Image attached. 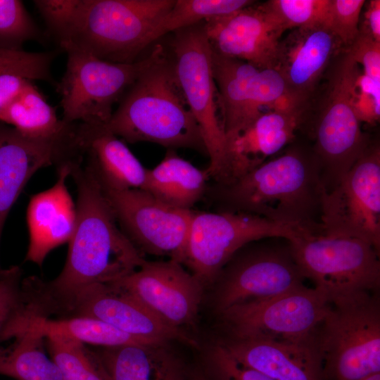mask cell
<instances>
[{"instance_id": "6da1fadb", "label": "cell", "mask_w": 380, "mask_h": 380, "mask_svg": "<svg viewBox=\"0 0 380 380\" xmlns=\"http://www.w3.org/2000/svg\"><path fill=\"white\" fill-rule=\"evenodd\" d=\"M82 163L75 162L70 168L77 194V224L65 265L52 281L27 278V289L34 297L54 298L92 284L111 283L145 260L120 229L94 170Z\"/></svg>"}, {"instance_id": "7a4b0ae2", "label": "cell", "mask_w": 380, "mask_h": 380, "mask_svg": "<svg viewBox=\"0 0 380 380\" xmlns=\"http://www.w3.org/2000/svg\"><path fill=\"white\" fill-rule=\"evenodd\" d=\"M324 184L313 151L294 141L279 156L227 184H208L218 211L251 214L304 233L322 234Z\"/></svg>"}, {"instance_id": "3957f363", "label": "cell", "mask_w": 380, "mask_h": 380, "mask_svg": "<svg viewBox=\"0 0 380 380\" xmlns=\"http://www.w3.org/2000/svg\"><path fill=\"white\" fill-rule=\"evenodd\" d=\"M175 0H61L48 27L65 51L131 63L151 44V35Z\"/></svg>"}, {"instance_id": "277c9868", "label": "cell", "mask_w": 380, "mask_h": 380, "mask_svg": "<svg viewBox=\"0 0 380 380\" xmlns=\"http://www.w3.org/2000/svg\"><path fill=\"white\" fill-rule=\"evenodd\" d=\"M106 129L134 144L151 142L207 155L200 127L186 101L172 59L165 52L127 89Z\"/></svg>"}, {"instance_id": "5b68a950", "label": "cell", "mask_w": 380, "mask_h": 380, "mask_svg": "<svg viewBox=\"0 0 380 380\" xmlns=\"http://www.w3.org/2000/svg\"><path fill=\"white\" fill-rule=\"evenodd\" d=\"M319 341L324 380H362L380 373L379 291L333 300Z\"/></svg>"}, {"instance_id": "8992f818", "label": "cell", "mask_w": 380, "mask_h": 380, "mask_svg": "<svg viewBox=\"0 0 380 380\" xmlns=\"http://www.w3.org/2000/svg\"><path fill=\"white\" fill-rule=\"evenodd\" d=\"M326 94L315 123L313 151L327 191L334 189L370 144L353 107L357 63L346 48L329 65Z\"/></svg>"}, {"instance_id": "52a82bcc", "label": "cell", "mask_w": 380, "mask_h": 380, "mask_svg": "<svg viewBox=\"0 0 380 380\" xmlns=\"http://www.w3.org/2000/svg\"><path fill=\"white\" fill-rule=\"evenodd\" d=\"M165 51L158 44L148 56L131 63L108 62L74 49L65 51V71L56 84L61 98V120L106 127L113 105Z\"/></svg>"}, {"instance_id": "ba28073f", "label": "cell", "mask_w": 380, "mask_h": 380, "mask_svg": "<svg viewBox=\"0 0 380 380\" xmlns=\"http://www.w3.org/2000/svg\"><path fill=\"white\" fill-rule=\"evenodd\" d=\"M305 279L333 300L380 287L379 251L362 240L305 233L289 241Z\"/></svg>"}, {"instance_id": "9c48e42d", "label": "cell", "mask_w": 380, "mask_h": 380, "mask_svg": "<svg viewBox=\"0 0 380 380\" xmlns=\"http://www.w3.org/2000/svg\"><path fill=\"white\" fill-rule=\"evenodd\" d=\"M31 308L33 315L39 317L97 319L152 344L179 341L198 347L185 330L166 324L139 301L109 284H92L55 298H35Z\"/></svg>"}, {"instance_id": "30bf717a", "label": "cell", "mask_w": 380, "mask_h": 380, "mask_svg": "<svg viewBox=\"0 0 380 380\" xmlns=\"http://www.w3.org/2000/svg\"><path fill=\"white\" fill-rule=\"evenodd\" d=\"M301 233L251 214L195 210L182 265L203 287L211 286L231 258L247 243L267 238L291 241Z\"/></svg>"}, {"instance_id": "8fae6325", "label": "cell", "mask_w": 380, "mask_h": 380, "mask_svg": "<svg viewBox=\"0 0 380 380\" xmlns=\"http://www.w3.org/2000/svg\"><path fill=\"white\" fill-rule=\"evenodd\" d=\"M171 48L177 80L200 127L210 159L205 170L210 180L215 181L224 165L227 140L220 118L212 48L203 22L175 32Z\"/></svg>"}, {"instance_id": "7c38bea8", "label": "cell", "mask_w": 380, "mask_h": 380, "mask_svg": "<svg viewBox=\"0 0 380 380\" xmlns=\"http://www.w3.org/2000/svg\"><path fill=\"white\" fill-rule=\"evenodd\" d=\"M330 305L322 291L303 285L233 305L218 315L226 338L296 340L318 332Z\"/></svg>"}, {"instance_id": "4fadbf2b", "label": "cell", "mask_w": 380, "mask_h": 380, "mask_svg": "<svg viewBox=\"0 0 380 380\" xmlns=\"http://www.w3.org/2000/svg\"><path fill=\"white\" fill-rule=\"evenodd\" d=\"M322 234L366 241L380 251V148L369 145L340 182L324 191Z\"/></svg>"}, {"instance_id": "5bb4252c", "label": "cell", "mask_w": 380, "mask_h": 380, "mask_svg": "<svg viewBox=\"0 0 380 380\" xmlns=\"http://www.w3.org/2000/svg\"><path fill=\"white\" fill-rule=\"evenodd\" d=\"M247 243L222 269L213 286V305L218 314L244 302L271 298L304 285L287 246Z\"/></svg>"}, {"instance_id": "9a60e30c", "label": "cell", "mask_w": 380, "mask_h": 380, "mask_svg": "<svg viewBox=\"0 0 380 380\" xmlns=\"http://www.w3.org/2000/svg\"><path fill=\"white\" fill-rule=\"evenodd\" d=\"M103 189L120 229L143 255L182 264L194 210L173 207L141 189Z\"/></svg>"}, {"instance_id": "2e32d148", "label": "cell", "mask_w": 380, "mask_h": 380, "mask_svg": "<svg viewBox=\"0 0 380 380\" xmlns=\"http://www.w3.org/2000/svg\"><path fill=\"white\" fill-rule=\"evenodd\" d=\"M108 284L172 327L185 330L184 327L196 324L204 287L176 260H145L130 274Z\"/></svg>"}, {"instance_id": "e0dca14e", "label": "cell", "mask_w": 380, "mask_h": 380, "mask_svg": "<svg viewBox=\"0 0 380 380\" xmlns=\"http://www.w3.org/2000/svg\"><path fill=\"white\" fill-rule=\"evenodd\" d=\"M77 126L66 135L51 140L26 137L0 122V225L27 182L39 170L82 156Z\"/></svg>"}, {"instance_id": "ac0fdd59", "label": "cell", "mask_w": 380, "mask_h": 380, "mask_svg": "<svg viewBox=\"0 0 380 380\" xmlns=\"http://www.w3.org/2000/svg\"><path fill=\"white\" fill-rule=\"evenodd\" d=\"M254 4L204 21V32L217 53L260 69L273 68L279 42L286 30L265 3Z\"/></svg>"}, {"instance_id": "d6986e66", "label": "cell", "mask_w": 380, "mask_h": 380, "mask_svg": "<svg viewBox=\"0 0 380 380\" xmlns=\"http://www.w3.org/2000/svg\"><path fill=\"white\" fill-rule=\"evenodd\" d=\"M217 341L237 362L273 380H324L319 331L296 340L225 337Z\"/></svg>"}, {"instance_id": "ffe728a7", "label": "cell", "mask_w": 380, "mask_h": 380, "mask_svg": "<svg viewBox=\"0 0 380 380\" xmlns=\"http://www.w3.org/2000/svg\"><path fill=\"white\" fill-rule=\"evenodd\" d=\"M303 112L266 110L227 139L223 169L212 183L227 184L253 170L294 141Z\"/></svg>"}, {"instance_id": "44dd1931", "label": "cell", "mask_w": 380, "mask_h": 380, "mask_svg": "<svg viewBox=\"0 0 380 380\" xmlns=\"http://www.w3.org/2000/svg\"><path fill=\"white\" fill-rule=\"evenodd\" d=\"M341 46L326 26L292 29L279 42L273 68L290 94L305 104Z\"/></svg>"}, {"instance_id": "7402d4cb", "label": "cell", "mask_w": 380, "mask_h": 380, "mask_svg": "<svg viewBox=\"0 0 380 380\" xmlns=\"http://www.w3.org/2000/svg\"><path fill=\"white\" fill-rule=\"evenodd\" d=\"M78 160L57 167L55 184L31 197L26 215L30 237L26 261L41 266L53 249L71 239L77 224V207L66 180L72 163Z\"/></svg>"}, {"instance_id": "603a6c76", "label": "cell", "mask_w": 380, "mask_h": 380, "mask_svg": "<svg viewBox=\"0 0 380 380\" xmlns=\"http://www.w3.org/2000/svg\"><path fill=\"white\" fill-rule=\"evenodd\" d=\"M77 138L87 163L106 189H143L147 173L129 148L105 127L77 123Z\"/></svg>"}, {"instance_id": "cb8c5ba5", "label": "cell", "mask_w": 380, "mask_h": 380, "mask_svg": "<svg viewBox=\"0 0 380 380\" xmlns=\"http://www.w3.org/2000/svg\"><path fill=\"white\" fill-rule=\"evenodd\" d=\"M212 68L221 125L227 140L262 113L253 101V82L260 68L222 56L213 49Z\"/></svg>"}, {"instance_id": "d4e9b609", "label": "cell", "mask_w": 380, "mask_h": 380, "mask_svg": "<svg viewBox=\"0 0 380 380\" xmlns=\"http://www.w3.org/2000/svg\"><path fill=\"white\" fill-rule=\"evenodd\" d=\"M170 343L102 347L96 350L110 380H189Z\"/></svg>"}, {"instance_id": "484cf974", "label": "cell", "mask_w": 380, "mask_h": 380, "mask_svg": "<svg viewBox=\"0 0 380 380\" xmlns=\"http://www.w3.org/2000/svg\"><path fill=\"white\" fill-rule=\"evenodd\" d=\"M30 331L44 338L61 336L101 347L125 345H151L146 341L125 334L97 319L87 317L48 318L18 313L11 321L4 336V341L20 331Z\"/></svg>"}, {"instance_id": "4316f807", "label": "cell", "mask_w": 380, "mask_h": 380, "mask_svg": "<svg viewBox=\"0 0 380 380\" xmlns=\"http://www.w3.org/2000/svg\"><path fill=\"white\" fill-rule=\"evenodd\" d=\"M209 181L205 170L198 169L168 149L159 164L147 169L142 189L170 205L192 210L204 198Z\"/></svg>"}, {"instance_id": "83f0119b", "label": "cell", "mask_w": 380, "mask_h": 380, "mask_svg": "<svg viewBox=\"0 0 380 380\" xmlns=\"http://www.w3.org/2000/svg\"><path fill=\"white\" fill-rule=\"evenodd\" d=\"M0 122L12 125L26 137L37 140L61 138L75 125L58 119L56 110L30 80L1 114Z\"/></svg>"}, {"instance_id": "f1b7e54d", "label": "cell", "mask_w": 380, "mask_h": 380, "mask_svg": "<svg viewBox=\"0 0 380 380\" xmlns=\"http://www.w3.org/2000/svg\"><path fill=\"white\" fill-rule=\"evenodd\" d=\"M12 343L0 348V375L16 380H62L61 372L45 351V338L30 331H20Z\"/></svg>"}, {"instance_id": "f546056e", "label": "cell", "mask_w": 380, "mask_h": 380, "mask_svg": "<svg viewBox=\"0 0 380 380\" xmlns=\"http://www.w3.org/2000/svg\"><path fill=\"white\" fill-rule=\"evenodd\" d=\"M254 2L250 0H175L153 29L151 44L167 33L229 15Z\"/></svg>"}, {"instance_id": "4dcf8cb0", "label": "cell", "mask_w": 380, "mask_h": 380, "mask_svg": "<svg viewBox=\"0 0 380 380\" xmlns=\"http://www.w3.org/2000/svg\"><path fill=\"white\" fill-rule=\"evenodd\" d=\"M45 345L62 380H110L96 351L61 336H48Z\"/></svg>"}, {"instance_id": "1f68e13d", "label": "cell", "mask_w": 380, "mask_h": 380, "mask_svg": "<svg viewBox=\"0 0 380 380\" xmlns=\"http://www.w3.org/2000/svg\"><path fill=\"white\" fill-rule=\"evenodd\" d=\"M42 37L41 30L21 1L0 0V47L22 50L25 42Z\"/></svg>"}, {"instance_id": "d6a6232c", "label": "cell", "mask_w": 380, "mask_h": 380, "mask_svg": "<svg viewBox=\"0 0 380 380\" xmlns=\"http://www.w3.org/2000/svg\"><path fill=\"white\" fill-rule=\"evenodd\" d=\"M265 3L285 29L290 30L326 26L330 0H270Z\"/></svg>"}, {"instance_id": "836d02e7", "label": "cell", "mask_w": 380, "mask_h": 380, "mask_svg": "<svg viewBox=\"0 0 380 380\" xmlns=\"http://www.w3.org/2000/svg\"><path fill=\"white\" fill-rule=\"evenodd\" d=\"M56 54L55 51L35 53L0 47V75L54 83L51 66Z\"/></svg>"}, {"instance_id": "e575fe53", "label": "cell", "mask_w": 380, "mask_h": 380, "mask_svg": "<svg viewBox=\"0 0 380 380\" xmlns=\"http://www.w3.org/2000/svg\"><path fill=\"white\" fill-rule=\"evenodd\" d=\"M201 367L208 380H273L237 362L218 341L205 350Z\"/></svg>"}, {"instance_id": "d590c367", "label": "cell", "mask_w": 380, "mask_h": 380, "mask_svg": "<svg viewBox=\"0 0 380 380\" xmlns=\"http://www.w3.org/2000/svg\"><path fill=\"white\" fill-rule=\"evenodd\" d=\"M365 4V0H330L326 26L344 48L360 32V17Z\"/></svg>"}, {"instance_id": "8d00e7d4", "label": "cell", "mask_w": 380, "mask_h": 380, "mask_svg": "<svg viewBox=\"0 0 380 380\" xmlns=\"http://www.w3.org/2000/svg\"><path fill=\"white\" fill-rule=\"evenodd\" d=\"M22 271L18 266L5 270L0 278V343L6 329L23 307Z\"/></svg>"}, {"instance_id": "74e56055", "label": "cell", "mask_w": 380, "mask_h": 380, "mask_svg": "<svg viewBox=\"0 0 380 380\" xmlns=\"http://www.w3.org/2000/svg\"><path fill=\"white\" fill-rule=\"evenodd\" d=\"M362 72L380 84V42L360 31L354 42L346 48Z\"/></svg>"}, {"instance_id": "f35d334b", "label": "cell", "mask_w": 380, "mask_h": 380, "mask_svg": "<svg viewBox=\"0 0 380 380\" xmlns=\"http://www.w3.org/2000/svg\"><path fill=\"white\" fill-rule=\"evenodd\" d=\"M353 107L360 122L369 125H375L380 118V103L370 94L356 89L353 95Z\"/></svg>"}, {"instance_id": "ab89813d", "label": "cell", "mask_w": 380, "mask_h": 380, "mask_svg": "<svg viewBox=\"0 0 380 380\" xmlns=\"http://www.w3.org/2000/svg\"><path fill=\"white\" fill-rule=\"evenodd\" d=\"M28 80L15 75H0V116L19 94Z\"/></svg>"}, {"instance_id": "60d3db41", "label": "cell", "mask_w": 380, "mask_h": 380, "mask_svg": "<svg viewBox=\"0 0 380 380\" xmlns=\"http://www.w3.org/2000/svg\"><path fill=\"white\" fill-rule=\"evenodd\" d=\"M359 30L380 42V1L371 0L367 5L364 19Z\"/></svg>"}, {"instance_id": "b9f144b4", "label": "cell", "mask_w": 380, "mask_h": 380, "mask_svg": "<svg viewBox=\"0 0 380 380\" xmlns=\"http://www.w3.org/2000/svg\"><path fill=\"white\" fill-rule=\"evenodd\" d=\"M189 380H208L201 366L189 370Z\"/></svg>"}, {"instance_id": "7bdbcfd3", "label": "cell", "mask_w": 380, "mask_h": 380, "mask_svg": "<svg viewBox=\"0 0 380 380\" xmlns=\"http://www.w3.org/2000/svg\"><path fill=\"white\" fill-rule=\"evenodd\" d=\"M362 380H380V373L370 375Z\"/></svg>"}, {"instance_id": "ee69618b", "label": "cell", "mask_w": 380, "mask_h": 380, "mask_svg": "<svg viewBox=\"0 0 380 380\" xmlns=\"http://www.w3.org/2000/svg\"><path fill=\"white\" fill-rule=\"evenodd\" d=\"M4 226L0 225V239L1 235V232ZM5 272V270H2L0 266V278L3 276L4 273Z\"/></svg>"}]
</instances>
